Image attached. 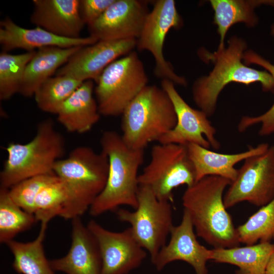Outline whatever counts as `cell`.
<instances>
[{
    "label": "cell",
    "mask_w": 274,
    "mask_h": 274,
    "mask_svg": "<svg viewBox=\"0 0 274 274\" xmlns=\"http://www.w3.org/2000/svg\"><path fill=\"white\" fill-rule=\"evenodd\" d=\"M231 182L223 177L207 176L187 187L182 196L184 210L196 234L214 248H233L240 244L223 201L224 192Z\"/></svg>",
    "instance_id": "cell-1"
},
{
    "label": "cell",
    "mask_w": 274,
    "mask_h": 274,
    "mask_svg": "<svg viewBox=\"0 0 274 274\" xmlns=\"http://www.w3.org/2000/svg\"><path fill=\"white\" fill-rule=\"evenodd\" d=\"M100 144L108 158V175L104 190L89 210L90 215L97 217L123 206L135 210L140 187L138 171L144 161V150L129 147L121 135L110 130L102 133Z\"/></svg>",
    "instance_id": "cell-2"
},
{
    "label": "cell",
    "mask_w": 274,
    "mask_h": 274,
    "mask_svg": "<svg viewBox=\"0 0 274 274\" xmlns=\"http://www.w3.org/2000/svg\"><path fill=\"white\" fill-rule=\"evenodd\" d=\"M246 48V43L234 37L229 39L227 48L203 54L204 59L212 61L215 66L209 75L195 81L192 96L196 105L208 117L215 111L219 94L231 82L247 85L259 82L263 91L274 92V80L267 71L250 68L242 62Z\"/></svg>",
    "instance_id": "cell-3"
},
{
    "label": "cell",
    "mask_w": 274,
    "mask_h": 274,
    "mask_svg": "<svg viewBox=\"0 0 274 274\" xmlns=\"http://www.w3.org/2000/svg\"><path fill=\"white\" fill-rule=\"evenodd\" d=\"M6 150L8 155L0 174V187L9 189L31 177L55 174L53 167L64 154L65 142L52 119H47L38 124L31 141L10 143Z\"/></svg>",
    "instance_id": "cell-4"
},
{
    "label": "cell",
    "mask_w": 274,
    "mask_h": 274,
    "mask_svg": "<svg viewBox=\"0 0 274 274\" xmlns=\"http://www.w3.org/2000/svg\"><path fill=\"white\" fill-rule=\"evenodd\" d=\"M121 136L129 147L144 150L159 140L176 125L174 105L161 87L147 85L123 112Z\"/></svg>",
    "instance_id": "cell-5"
},
{
    "label": "cell",
    "mask_w": 274,
    "mask_h": 274,
    "mask_svg": "<svg viewBox=\"0 0 274 274\" xmlns=\"http://www.w3.org/2000/svg\"><path fill=\"white\" fill-rule=\"evenodd\" d=\"M108 170L106 154L87 146L78 147L66 158L56 161L54 173L70 191L71 220L89 210L106 186Z\"/></svg>",
    "instance_id": "cell-6"
},
{
    "label": "cell",
    "mask_w": 274,
    "mask_h": 274,
    "mask_svg": "<svg viewBox=\"0 0 274 274\" xmlns=\"http://www.w3.org/2000/svg\"><path fill=\"white\" fill-rule=\"evenodd\" d=\"M148 82L144 64L135 51L112 62L100 75L94 89L100 115H121Z\"/></svg>",
    "instance_id": "cell-7"
},
{
    "label": "cell",
    "mask_w": 274,
    "mask_h": 274,
    "mask_svg": "<svg viewBox=\"0 0 274 274\" xmlns=\"http://www.w3.org/2000/svg\"><path fill=\"white\" fill-rule=\"evenodd\" d=\"M139 186L149 188L161 200L174 201L173 190L196 182L186 146L159 143L152 147L151 159L139 175Z\"/></svg>",
    "instance_id": "cell-8"
},
{
    "label": "cell",
    "mask_w": 274,
    "mask_h": 274,
    "mask_svg": "<svg viewBox=\"0 0 274 274\" xmlns=\"http://www.w3.org/2000/svg\"><path fill=\"white\" fill-rule=\"evenodd\" d=\"M138 204L133 211L119 208L117 218L130 224L135 239L149 253L153 262L166 244L174 226L172 202L158 199L151 190L140 186Z\"/></svg>",
    "instance_id": "cell-9"
},
{
    "label": "cell",
    "mask_w": 274,
    "mask_h": 274,
    "mask_svg": "<svg viewBox=\"0 0 274 274\" xmlns=\"http://www.w3.org/2000/svg\"><path fill=\"white\" fill-rule=\"evenodd\" d=\"M274 198V145L246 158L224 195L226 209L242 201L262 207Z\"/></svg>",
    "instance_id": "cell-10"
},
{
    "label": "cell",
    "mask_w": 274,
    "mask_h": 274,
    "mask_svg": "<svg viewBox=\"0 0 274 274\" xmlns=\"http://www.w3.org/2000/svg\"><path fill=\"white\" fill-rule=\"evenodd\" d=\"M182 24V19L177 10L175 1H155L136 39V47L140 51L147 50L151 53L155 60L154 73L157 77L169 80L175 84L186 86V80L175 73L163 53L167 33L172 28H180Z\"/></svg>",
    "instance_id": "cell-11"
},
{
    "label": "cell",
    "mask_w": 274,
    "mask_h": 274,
    "mask_svg": "<svg viewBox=\"0 0 274 274\" xmlns=\"http://www.w3.org/2000/svg\"><path fill=\"white\" fill-rule=\"evenodd\" d=\"M161 88L166 92L174 105L177 116L175 127L158 142L187 146L196 144L206 148L218 150L220 146L216 138V130L202 111L190 107L180 95L175 84L163 79Z\"/></svg>",
    "instance_id": "cell-12"
},
{
    "label": "cell",
    "mask_w": 274,
    "mask_h": 274,
    "mask_svg": "<svg viewBox=\"0 0 274 274\" xmlns=\"http://www.w3.org/2000/svg\"><path fill=\"white\" fill-rule=\"evenodd\" d=\"M87 226L99 247L101 274H128L146 258L147 252L135 239L130 227L121 231H113L93 220Z\"/></svg>",
    "instance_id": "cell-13"
},
{
    "label": "cell",
    "mask_w": 274,
    "mask_h": 274,
    "mask_svg": "<svg viewBox=\"0 0 274 274\" xmlns=\"http://www.w3.org/2000/svg\"><path fill=\"white\" fill-rule=\"evenodd\" d=\"M136 46V39L98 41L81 47L55 75L68 76L82 82L91 80L96 83L109 64L133 51Z\"/></svg>",
    "instance_id": "cell-14"
},
{
    "label": "cell",
    "mask_w": 274,
    "mask_h": 274,
    "mask_svg": "<svg viewBox=\"0 0 274 274\" xmlns=\"http://www.w3.org/2000/svg\"><path fill=\"white\" fill-rule=\"evenodd\" d=\"M149 12L145 1L115 0L88 26L90 36L97 41L136 40Z\"/></svg>",
    "instance_id": "cell-15"
},
{
    "label": "cell",
    "mask_w": 274,
    "mask_h": 274,
    "mask_svg": "<svg viewBox=\"0 0 274 274\" xmlns=\"http://www.w3.org/2000/svg\"><path fill=\"white\" fill-rule=\"evenodd\" d=\"M188 213L184 210L181 223L174 226L170 239L159 251L152 264L161 270L168 264L183 261L192 266L196 274H207V262L211 260V250L199 244Z\"/></svg>",
    "instance_id": "cell-16"
},
{
    "label": "cell",
    "mask_w": 274,
    "mask_h": 274,
    "mask_svg": "<svg viewBox=\"0 0 274 274\" xmlns=\"http://www.w3.org/2000/svg\"><path fill=\"white\" fill-rule=\"evenodd\" d=\"M71 239L65 256L49 260L52 269L66 274H101V259L97 242L80 217L72 220Z\"/></svg>",
    "instance_id": "cell-17"
},
{
    "label": "cell",
    "mask_w": 274,
    "mask_h": 274,
    "mask_svg": "<svg viewBox=\"0 0 274 274\" xmlns=\"http://www.w3.org/2000/svg\"><path fill=\"white\" fill-rule=\"evenodd\" d=\"M32 3V24L58 37L81 38L85 24L80 14L79 0H33Z\"/></svg>",
    "instance_id": "cell-18"
},
{
    "label": "cell",
    "mask_w": 274,
    "mask_h": 274,
    "mask_svg": "<svg viewBox=\"0 0 274 274\" xmlns=\"http://www.w3.org/2000/svg\"><path fill=\"white\" fill-rule=\"evenodd\" d=\"M97 41L90 36L70 39L57 36L37 26L31 29L25 28L16 24L8 17L0 22V44L2 51L7 52L16 49L29 52L49 46L63 48L86 46Z\"/></svg>",
    "instance_id": "cell-19"
},
{
    "label": "cell",
    "mask_w": 274,
    "mask_h": 274,
    "mask_svg": "<svg viewBox=\"0 0 274 274\" xmlns=\"http://www.w3.org/2000/svg\"><path fill=\"white\" fill-rule=\"evenodd\" d=\"M186 146L195 169L196 182L209 176H219L232 181L237 174L235 164L250 156L265 152L269 147L267 143H262L255 147H250L243 152L224 154L196 144Z\"/></svg>",
    "instance_id": "cell-20"
},
{
    "label": "cell",
    "mask_w": 274,
    "mask_h": 274,
    "mask_svg": "<svg viewBox=\"0 0 274 274\" xmlns=\"http://www.w3.org/2000/svg\"><path fill=\"white\" fill-rule=\"evenodd\" d=\"M93 91V81H84L58 111V121L68 132H87L99 121L101 115Z\"/></svg>",
    "instance_id": "cell-21"
},
{
    "label": "cell",
    "mask_w": 274,
    "mask_h": 274,
    "mask_svg": "<svg viewBox=\"0 0 274 274\" xmlns=\"http://www.w3.org/2000/svg\"><path fill=\"white\" fill-rule=\"evenodd\" d=\"M82 47L63 48L49 46L36 50L26 66L19 93L27 97L34 96L40 86Z\"/></svg>",
    "instance_id": "cell-22"
},
{
    "label": "cell",
    "mask_w": 274,
    "mask_h": 274,
    "mask_svg": "<svg viewBox=\"0 0 274 274\" xmlns=\"http://www.w3.org/2000/svg\"><path fill=\"white\" fill-rule=\"evenodd\" d=\"M274 253V244L259 243L245 247L214 248L211 260L238 267L236 274H265L268 261Z\"/></svg>",
    "instance_id": "cell-23"
},
{
    "label": "cell",
    "mask_w": 274,
    "mask_h": 274,
    "mask_svg": "<svg viewBox=\"0 0 274 274\" xmlns=\"http://www.w3.org/2000/svg\"><path fill=\"white\" fill-rule=\"evenodd\" d=\"M48 223H41L35 239L29 242L12 240L6 245L14 257L13 267L22 274H55L45 254L44 241Z\"/></svg>",
    "instance_id": "cell-24"
},
{
    "label": "cell",
    "mask_w": 274,
    "mask_h": 274,
    "mask_svg": "<svg viewBox=\"0 0 274 274\" xmlns=\"http://www.w3.org/2000/svg\"><path fill=\"white\" fill-rule=\"evenodd\" d=\"M210 3L214 11V23L220 41L218 49L224 47V39L229 28L233 24L243 22L248 26H254L258 18L254 10L263 4V1L211 0Z\"/></svg>",
    "instance_id": "cell-25"
},
{
    "label": "cell",
    "mask_w": 274,
    "mask_h": 274,
    "mask_svg": "<svg viewBox=\"0 0 274 274\" xmlns=\"http://www.w3.org/2000/svg\"><path fill=\"white\" fill-rule=\"evenodd\" d=\"M71 197L69 190L56 175L37 195L34 205L36 220L48 223L55 217L70 219Z\"/></svg>",
    "instance_id": "cell-26"
},
{
    "label": "cell",
    "mask_w": 274,
    "mask_h": 274,
    "mask_svg": "<svg viewBox=\"0 0 274 274\" xmlns=\"http://www.w3.org/2000/svg\"><path fill=\"white\" fill-rule=\"evenodd\" d=\"M37 222L34 215L16 204L9 189L0 187V242L6 244Z\"/></svg>",
    "instance_id": "cell-27"
},
{
    "label": "cell",
    "mask_w": 274,
    "mask_h": 274,
    "mask_svg": "<svg viewBox=\"0 0 274 274\" xmlns=\"http://www.w3.org/2000/svg\"><path fill=\"white\" fill-rule=\"evenodd\" d=\"M83 82L64 75L49 78L34 95L38 107L45 112L57 114L63 104Z\"/></svg>",
    "instance_id": "cell-28"
},
{
    "label": "cell",
    "mask_w": 274,
    "mask_h": 274,
    "mask_svg": "<svg viewBox=\"0 0 274 274\" xmlns=\"http://www.w3.org/2000/svg\"><path fill=\"white\" fill-rule=\"evenodd\" d=\"M36 51L12 54L2 51L0 54V99L7 100L19 93L26 65Z\"/></svg>",
    "instance_id": "cell-29"
},
{
    "label": "cell",
    "mask_w": 274,
    "mask_h": 274,
    "mask_svg": "<svg viewBox=\"0 0 274 274\" xmlns=\"http://www.w3.org/2000/svg\"><path fill=\"white\" fill-rule=\"evenodd\" d=\"M236 229L239 243L246 245L274 241V198Z\"/></svg>",
    "instance_id": "cell-30"
},
{
    "label": "cell",
    "mask_w": 274,
    "mask_h": 274,
    "mask_svg": "<svg viewBox=\"0 0 274 274\" xmlns=\"http://www.w3.org/2000/svg\"><path fill=\"white\" fill-rule=\"evenodd\" d=\"M243 59L247 64H256L263 67L274 80V65L269 61L252 51L245 52ZM258 123L261 124L259 131L260 136H266L274 133V103L267 111L261 115L243 117L238 125V129L240 132H243Z\"/></svg>",
    "instance_id": "cell-31"
},
{
    "label": "cell",
    "mask_w": 274,
    "mask_h": 274,
    "mask_svg": "<svg viewBox=\"0 0 274 274\" xmlns=\"http://www.w3.org/2000/svg\"><path fill=\"white\" fill-rule=\"evenodd\" d=\"M55 176V174L44 175L24 180L9 189V195L19 207L33 215L37 195Z\"/></svg>",
    "instance_id": "cell-32"
},
{
    "label": "cell",
    "mask_w": 274,
    "mask_h": 274,
    "mask_svg": "<svg viewBox=\"0 0 274 274\" xmlns=\"http://www.w3.org/2000/svg\"><path fill=\"white\" fill-rule=\"evenodd\" d=\"M115 0H79V12L88 26L98 19Z\"/></svg>",
    "instance_id": "cell-33"
},
{
    "label": "cell",
    "mask_w": 274,
    "mask_h": 274,
    "mask_svg": "<svg viewBox=\"0 0 274 274\" xmlns=\"http://www.w3.org/2000/svg\"><path fill=\"white\" fill-rule=\"evenodd\" d=\"M265 274H274V253L268 261Z\"/></svg>",
    "instance_id": "cell-34"
},
{
    "label": "cell",
    "mask_w": 274,
    "mask_h": 274,
    "mask_svg": "<svg viewBox=\"0 0 274 274\" xmlns=\"http://www.w3.org/2000/svg\"><path fill=\"white\" fill-rule=\"evenodd\" d=\"M271 34L274 38V23L271 26Z\"/></svg>",
    "instance_id": "cell-35"
}]
</instances>
